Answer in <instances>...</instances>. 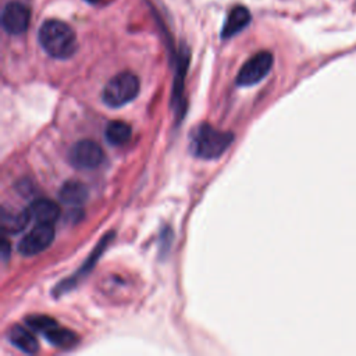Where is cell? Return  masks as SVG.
Here are the masks:
<instances>
[{"label":"cell","mask_w":356,"mask_h":356,"mask_svg":"<svg viewBox=\"0 0 356 356\" xmlns=\"http://www.w3.org/2000/svg\"><path fill=\"white\" fill-rule=\"evenodd\" d=\"M232 140V132L220 131L209 124H200L191 134L189 149L199 159L214 160L227 152Z\"/></svg>","instance_id":"2"},{"label":"cell","mask_w":356,"mask_h":356,"mask_svg":"<svg viewBox=\"0 0 356 356\" xmlns=\"http://www.w3.org/2000/svg\"><path fill=\"white\" fill-rule=\"evenodd\" d=\"M7 338L15 348L22 350L24 353L33 355L39 350V345H38L36 338L26 328L21 327V325L11 327L7 332Z\"/></svg>","instance_id":"11"},{"label":"cell","mask_w":356,"mask_h":356,"mask_svg":"<svg viewBox=\"0 0 356 356\" xmlns=\"http://www.w3.org/2000/svg\"><path fill=\"white\" fill-rule=\"evenodd\" d=\"M43 337H46V339L51 345L57 348H64V349L72 348L78 342V335L74 331L68 328H63L58 324L54 325L51 330H49Z\"/></svg>","instance_id":"14"},{"label":"cell","mask_w":356,"mask_h":356,"mask_svg":"<svg viewBox=\"0 0 356 356\" xmlns=\"http://www.w3.org/2000/svg\"><path fill=\"white\" fill-rule=\"evenodd\" d=\"M273 54L270 51H259L252 56L239 70L236 75V85L253 86L267 76L273 67Z\"/></svg>","instance_id":"4"},{"label":"cell","mask_w":356,"mask_h":356,"mask_svg":"<svg viewBox=\"0 0 356 356\" xmlns=\"http://www.w3.org/2000/svg\"><path fill=\"white\" fill-rule=\"evenodd\" d=\"M104 153L100 145L90 139H82L75 142L70 152L68 160L78 170H93L103 161Z\"/></svg>","instance_id":"5"},{"label":"cell","mask_w":356,"mask_h":356,"mask_svg":"<svg viewBox=\"0 0 356 356\" xmlns=\"http://www.w3.org/2000/svg\"><path fill=\"white\" fill-rule=\"evenodd\" d=\"M85 1H88V3H90V4H96V3H100L102 0H85Z\"/></svg>","instance_id":"17"},{"label":"cell","mask_w":356,"mask_h":356,"mask_svg":"<svg viewBox=\"0 0 356 356\" xmlns=\"http://www.w3.org/2000/svg\"><path fill=\"white\" fill-rule=\"evenodd\" d=\"M38 40L50 57L58 60H67L78 50V39L74 29L60 19L44 21L39 28Z\"/></svg>","instance_id":"1"},{"label":"cell","mask_w":356,"mask_h":356,"mask_svg":"<svg viewBox=\"0 0 356 356\" xmlns=\"http://www.w3.org/2000/svg\"><path fill=\"white\" fill-rule=\"evenodd\" d=\"M104 136H106V139L110 145L122 146L131 139L132 128L125 121L115 120V121H111V122L107 124L106 131H104Z\"/></svg>","instance_id":"13"},{"label":"cell","mask_w":356,"mask_h":356,"mask_svg":"<svg viewBox=\"0 0 356 356\" xmlns=\"http://www.w3.org/2000/svg\"><path fill=\"white\" fill-rule=\"evenodd\" d=\"M26 210L31 216V220L38 224H53L60 216L58 204L50 199L33 200Z\"/></svg>","instance_id":"8"},{"label":"cell","mask_w":356,"mask_h":356,"mask_svg":"<svg viewBox=\"0 0 356 356\" xmlns=\"http://www.w3.org/2000/svg\"><path fill=\"white\" fill-rule=\"evenodd\" d=\"M29 19L31 10L19 1L7 3L1 11L3 29L10 35L24 33L28 29Z\"/></svg>","instance_id":"7"},{"label":"cell","mask_w":356,"mask_h":356,"mask_svg":"<svg viewBox=\"0 0 356 356\" xmlns=\"http://www.w3.org/2000/svg\"><path fill=\"white\" fill-rule=\"evenodd\" d=\"M31 216L28 210H14V209H1V229L6 234H18L28 225Z\"/></svg>","instance_id":"10"},{"label":"cell","mask_w":356,"mask_h":356,"mask_svg":"<svg viewBox=\"0 0 356 356\" xmlns=\"http://www.w3.org/2000/svg\"><path fill=\"white\" fill-rule=\"evenodd\" d=\"M250 22V13L246 7L243 6H236L234 7L224 25H222V29H221V38L222 39H228L236 33H239L242 29H245Z\"/></svg>","instance_id":"9"},{"label":"cell","mask_w":356,"mask_h":356,"mask_svg":"<svg viewBox=\"0 0 356 356\" xmlns=\"http://www.w3.org/2000/svg\"><path fill=\"white\" fill-rule=\"evenodd\" d=\"M54 239L53 224H36L18 243V252L24 256H35L46 250Z\"/></svg>","instance_id":"6"},{"label":"cell","mask_w":356,"mask_h":356,"mask_svg":"<svg viewBox=\"0 0 356 356\" xmlns=\"http://www.w3.org/2000/svg\"><path fill=\"white\" fill-rule=\"evenodd\" d=\"M89 196V191L85 184L79 181H67L58 192V197L63 203L71 206H81L86 202Z\"/></svg>","instance_id":"12"},{"label":"cell","mask_w":356,"mask_h":356,"mask_svg":"<svg viewBox=\"0 0 356 356\" xmlns=\"http://www.w3.org/2000/svg\"><path fill=\"white\" fill-rule=\"evenodd\" d=\"M8 248H10V245H8V242L4 239V241H3V246H1V256H3L4 260L8 257V253H10V252H8Z\"/></svg>","instance_id":"16"},{"label":"cell","mask_w":356,"mask_h":356,"mask_svg":"<svg viewBox=\"0 0 356 356\" xmlns=\"http://www.w3.org/2000/svg\"><path fill=\"white\" fill-rule=\"evenodd\" d=\"M139 79L134 72L124 71L114 75L103 88L102 99L108 107L117 108L131 103L139 93Z\"/></svg>","instance_id":"3"},{"label":"cell","mask_w":356,"mask_h":356,"mask_svg":"<svg viewBox=\"0 0 356 356\" xmlns=\"http://www.w3.org/2000/svg\"><path fill=\"white\" fill-rule=\"evenodd\" d=\"M26 324L40 332V334H46L49 330H51L54 325H57V321L49 316H43V314H38V316H29L26 317Z\"/></svg>","instance_id":"15"}]
</instances>
